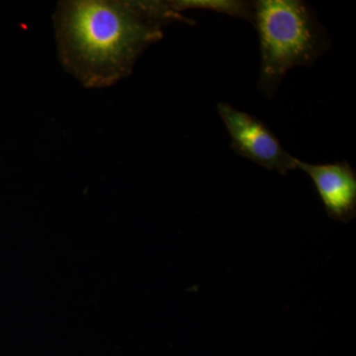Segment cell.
<instances>
[{"mask_svg":"<svg viewBox=\"0 0 356 356\" xmlns=\"http://www.w3.org/2000/svg\"><path fill=\"white\" fill-rule=\"evenodd\" d=\"M194 24L159 0H65L54 14L58 58L83 86L104 88L130 76L170 23Z\"/></svg>","mask_w":356,"mask_h":356,"instance_id":"1","label":"cell"},{"mask_svg":"<svg viewBox=\"0 0 356 356\" xmlns=\"http://www.w3.org/2000/svg\"><path fill=\"white\" fill-rule=\"evenodd\" d=\"M218 111L231 136L232 147L236 153L280 175L297 170V159L288 153L264 122L228 103H219Z\"/></svg>","mask_w":356,"mask_h":356,"instance_id":"3","label":"cell"},{"mask_svg":"<svg viewBox=\"0 0 356 356\" xmlns=\"http://www.w3.org/2000/svg\"><path fill=\"white\" fill-rule=\"evenodd\" d=\"M296 166L310 177L327 216L348 222L356 216V172L348 161L311 165L297 159Z\"/></svg>","mask_w":356,"mask_h":356,"instance_id":"4","label":"cell"},{"mask_svg":"<svg viewBox=\"0 0 356 356\" xmlns=\"http://www.w3.org/2000/svg\"><path fill=\"white\" fill-rule=\"evenodd\" d=\"M173 10L178 13L186 9H205L228 14L252 22L254 2L233 1V0H172L170 1Z\"/></svg>","mask_w":356,"mask_h":356,"instance_id":"5","label":"cell"},{"mask_svg":"<svg viewBox=\"0 0 356 356\" xmlns=\"http://www.w3.org/2000/svg\"><path fill=\"white\" fill-rule=\"evenodd\" d=\"M252 23L261 43L259 88L268 98L288 70L311 65L327 46L315 14L300 0L255 1Z\"/></svg>","mask_w":356,"mask_h":356,"instance_id":"2","label":"cell"}]
</instances>
